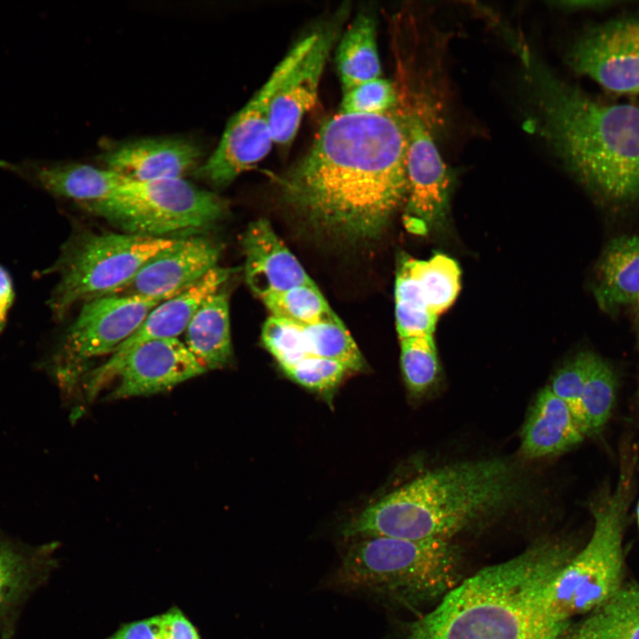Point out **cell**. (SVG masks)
<instances>
[{
    "label": "cell",
    "instance_id": "32",
    "mask_svg": "<svg viewBox=\"0 0 639 639\" xmlns=\"http://www.w3.org/2000/svg\"><path fill=\"white\" fill-rule=\"evenodd\" d=\"M596 356L590 351L577 354L556 373L548 385L552 392L569 406L583 432L580 399Z\"/></svg>",
    "mask_w": 639,
    "mask_h": 639
},
{
    "label": "cell",
    "instance_id": "15",
    "mask_svg": "<svg viewBox=\"0 0 639 639\" xmlns=\"http://www.w3.org/2000/svg\"><path fill=\"white\" fill-rule=\"evenodd\" d=\"M205 372L185 343L178 338L149 341L131 351L114 370L109 382L116 379L117 384L108 398L167 391Z\"/></svg>",
    "mask_w": 639,
    "mask_h": 639
},
{
    "label": "cell",
    "instance_id": "10",
    "mask_svg": "<svg viewBox=\"0 0 639 639\" xmlns=\"http://www.w3.org/2000/svg\"><path fill=\"white\" fill-rule=\"evenodd\" d=\"M317 36L315 33L299 41L276 66L252 99L233 116L215 152L196 170L199 178L215 186L227 185L269 153L273 143L269 116L272 99Z\"/></svg>",
    "mask_w": 639,
    "mask_h": 639
},
{
    "label": "cell",
    "instance_id": "24",
    "mask_svg": "<svg viewBox=\"0 0 639 639\" xmlns=\"http://www.w3.org/2000/svg\"><path fill=\"white\" fill-rule=\"evenodd\" d=\"M336 65L343 92L380 77L375 23L371 16L359 14L349 26L337 47Z\"/></svg>",
    "mask_w": 639,
    "mask_h": 639
},
{
    "label": "cell",
    "instance_id": "23",
    "mask_svg": "<svg viewBox=\"0 0 639 639\" xmlns=\"http://www.w3.org/2000/svg\"><path fill=\"white\" fill-rule=\"evenodd\" d=\"M557 639H639V584L625 580L600 606L572 621Z\"/></svg>",
    "mask_w": 639,
    "mask_h": 639
},
{
    "label": "cell",
    "instance_id": "1",
    "mask_svg": "<svg viewBox=\"0 0 639 639\" xmlns=\"http://www.w3.org/2000/svg\"><path fill=\"white\" fill-rule=\"evenodd\" d=\"M406 147L402 117L339 113L281 178L284 196L323 231L375 238L406 200Z\"/></svg>",
    "mask_w": 639,
    "mask_h": 639
},
{
    "label": "cell",
    "instance_id": "22",
    "mask_svg": "<svg viewBox=\"0 0 639 639\" xmlns=\"http://www.w3.org/2000/svg\"><path fill=\"white\" fill-rule=\"evenodd\" d=\"M595 296L605 312L639 301V235L612 240L597 267Z\"/></svg>",
    "mask_w": 639,
    "mask_h": 639
},
{
    "label": "cell",
    "instance_id": "14",
    "mask_svg": "<svg viewBox=\"0 0 639 639\" xmlns=\"http://www.w3.org/2000/svg\"><path fill=\"white\" fill-rule=\"evenodd\" d=\"M230 275L229 269L217 266L194 284L151 310L138 330L116 348L104 364L84 377L87 398L92 399L109 383L114 370L131 351L149 341L178 338L185 332L201 304L222 288Z\"/></svg>",
    "mask_w": 639,
    "mask_h": 639
},
{
    "label": "cell",
    "instance_id": "30",
    "mask_svg": "<svg viewBox=\"0 0 639 639\" xmlns=\"http://www.w3.org/2000/svg\"><path fill=\"white\" fill-rule=\"evenodd\" d=\"M262 340L281 368L312 356L303 326L281 318L271 315L266 320L263 326Z\"/></svg>",
    "mask_w": 639,
    "mask_h": 639
},
{
    "label": "cell",
    "instance_id": "33",
    "mask_svg": "<svg viewBox=\"0 0 639 639\" xmlns=\"http://www.w3.org/2000/svg\"><path fill=\"white\" fill-rule=\"evenodd\" d=\"M31 574L28 557L0 536V615L27 589Z\"/></svg>",
    "mask_w": 639,
    "mask_h": 639
},
{
    "label": "cell",
    "instance_id": "25",
    "mask_svg": "<svg viewBox=\"0 0 639 639\" xmlns=\"http://www.w3.org/2000/svg\"><path fill=\"white\" fill-rule=\"evenodd\" d=\"M399 266L409 273L422 301L437 316L456 299L461 288V270L453 258L444 254H436L427 260L404 256Z\"/></svg>",
    "mask_w": 639,
    "mask_h": 639
},
{
    "label": "cell",
    "instance_id": "3",
    "mask_svg": "<svg viewBox=\"0 0 639 639\" xmlns=\"http://www.w3.org/2000/svg\"><path fill=\"white\" fill-rule=\"evenodd\" d=\"M576 551L539 540L515 557L463 579L408 625L405 639H554L545 618L549 583Z\"/></svg>",
    "mask_w": 639,
    "mask_h": 639
},
{
    "label": "cell",
    "instance_id": "8",
    "mask_svg": "<svg viewBox=\"0 0 639 639\" xmlns=\"http://www.w3.org/2000/svg\"><path fill=\"white\" fill-rule=\"evenodd\" d=\"M81 206L123 233L157 238L206 233L226 213L224 200L182 178L129 179L114 196Z\"/></svg>",
    "mask_w": 639,
    "mask_h": 639
},
{
    "label": "cell",
    "instance_id": "5",
    "mask_svg": "<svg viewBox=\"0 0 639 639\" xmlns=\"http://www.w3.org/2000/svg\"><path fill=\"white\" fill-rule=\"evenodd\" d=\"M355 540L335 572L342 588L414 607L438 603L463 580L462 550L452 540Z\"/></svg>",
    "mask_w": 639,
    "mask_h": 639
},
{
    "label": "cell",
    "instance_id": "12",
    "mask_svg": "<svg viewBox=\"0 0 639 639\" xmlns=\"http://www.w3.org/2000/svg\"><path fill=\"white\" fill-rule=\"evenodd\" d=\"M568 64L605 90L639 94V17L611 20L576 40Z\"/></svg>",
    "mask_w": 639,
    "mask_h": 639
},
{
    "label": "cell",
    "instance_id": "11",
    "mask_svg": "<svg viewBox=\"0 0 639 639\" xmlns=\"http://www.w3.org/2000/svg\"><path fill=\"white\" fill-rule=\"evenodd\" d=\"M403 122L407 138L405 225L422 234L445 220L452 178L425 122L416 114H406Z\"/></svg>",
    "mask_w": 639,
    "mask_h": 639
},
{
    "label": "cell",
    "instance_id": "16",
    "mask_svg": "<svg viewBox=\"0 0 639 639\" xmlns=\"http://www.w3.org/2000/svg\"><path fill=\"white\" fill-rule=\"evenodd\" d=\"M0 168L55 197L75 201L80 206L114 196L129 180L110 170L75 162L0 159Z\"/></svg>",
    "mask_w": 639,
    "mask_h": 639
},
{
    "label": "cell",
    "instance_id": "6",
    "mask_svg": "<svg viewBox=\"0 0 639 639\" xmlns=\"http://www.w3.org/2000/svg\"><path fill=\"white\" fill-rule=\"evenodd\" d=\"M628 483L627 475H622L613 493L594 509V529L589 540L548 586L545 618L554 639L573 617L584 616L600 606L625 581L622 540Z\"/></svg>",
    "mask_w": 639,
    "mask_h": 639
},
{
    "label": "cell",
    "instance_id": "38",
    "mask_svg": "<svg viewBox=\"0 0 639 639\" xmlns=\"http://www.w3.org/2000/svg\"><path fill=\"white\" fill-rule=\"evenodd\" d=\"M637 521H638V526H639V503L637 506Z\"/></svg>",
    "mask_w": 639,
    "mask_h": 639
},
{
    "label": "cell",
    "instance_id": "18",
    "mask_svg": "<svg viewBox=\"0 0 639 639\" xmlns=\"http://www.w3.org/2000/svg\"><path fill=\"white\" fill-rule=\"evenodd\" d=\"M201 149L184 138H141L119 144L105 152L106 169L132 181L182 178L193 169Z\"/></svg>",
    "mask_w": 639,
    "mask_h": 639
},
{
    "label": "cell",
    "instance_id": "2",
    "mask_svg": "<svg viewBox=\"0 0 639 639\" xmlns=\"http://www.w3.org/2000/svg\"><path fill=\"white\" fill-rule=\"evenodd\" d=\"M519 50L539 129L562 162L604 201L639 200V106L596 99Z\"/></svg>",
    "mask_w": 639,
    "mask_h": 639
},
{
    "label": "cell",
    "instance_id": "4",
    "mask_svg": "<svg viewBox=\"0 0 639 639\" xmlns=\"http://www.w3.org/2000/svg\"><path fill=\"white\" fill-rule=\"evenodd\" d=\"M521 492L511 464L493 458L429 471L344 525L348 539L446 540L512 504Z\"/></svg>",
    "mask_w": 639,
    "mask_h": 639
},
{
    "label": "cell",
    "instance_id": "19",
    "mask_svg": "<svg viewBox=\"0 0 639 639\" xmlns=\"http://www.w3.org/2000/svg\"><path fill=\"white\" fill-rule=\"evenodd\" d=\"M330 43L329 36L318 34L312 47L289 71L274 93L269 113L273 143H290L303 115L314 106Z\"/></svg>",
    "mask_w": 639,
    "mask_h": 639
},
{
    "label": "cell",
    "instance_id": "20",
    "mask_svg": "<svg viewBox=\"0 0 639 639\" xmlns=\"http://www.w3.org/2000/svg\"><path fill=\"white\" fill-rule=\"evenodd\" d=\"M584 436L569 406L546 386L523 428L521 451L527 458L558 454L580 443Z\"/></svg>",
    "mask_w": 639,
    "mask_h": 639
},
{
    "label": "cell",
    "instance_id": "21",
    "mask_svg": "<svg viewBox=\"0 0 639 639\" xmlns=\"http://www.w3.org/2000/svg\"><path fill=\"white\" fill-rule=\"evenodd\" d=\"M185 344L206 371L231 362L229 305L224 289L209 295L198 307L185 330Z\"/></svg>",
    "mask_w": 639,
    "mask_h": 639
},
{
    "label": "cell",
    "instance_id": "17",
    "mask_svg": "<svg viewBox=\"0 0 639 639\" xmlns=\"http://www.w3.org/2000/svg\"><path fill=\"white\" fill-rule=\"evenodd\" d=\"M241 244L247 284L262 300L296 287L313 284L266 220L251 223Z\"/></svg>",
    "mask_w": 639,
    "mask_h": 639
},
{
    "label": "cell",
    "instance_id": "26",
    "mask_svg": "<svg viewBox=\"0 0 639 639\" xmlns=\"http://www.w3.org/2000/svg\"><path fill=\"white\" fill-rule=\"evenodd\" d=\"M302 326L312 356L336 360L346 366L350 371L364 368L362 354L338 317Z\"/></svg>",
    "mask_w": 639,
    "mask_h": 639
},
{
    "label": "cell",
    "instance_id": "35",
    "mask_svg": "<svg viewBox=\"0 0 639 639\" xmlns=\"http://www.w3.org/2000/svg\"><path fill=\"white\" fill-rule=\"evenodd\" d=\"M162 613L122 624L106 639H162Z\"/></svg>",
    "mask_w": 639,
    "mask_h": 639
},
{
    "label": "cell",
    "instance_id": "28",
    "mask_svg": "<svg viewBox=\"0 0 639 639\" xmlns=\"http://www.w3.org/2000/svg\"><path fill=\"white\" fill-rule=\"evenodd\" d=\"M615 398V378L607 362L596 356L580 399L585 434L602 428L608 421Z\"/></svg>",
    "mask_w": 639,
    "mask_h": 639
},
{
    "label": "cell",
    "instance_id": "29",
    "mask_svg": "<svg viewBox=\"0 0 639 639\" xmlns=\"http://www.w3.org/2000/svg\"><path fill=\"white\" fill-rule=\"evenodd\" d=\"M400 364L409 390L421 394L435 382L438 374V359L433 335L399 339Z\"/></svg>",
    "mask_w": 639,
    "mask_h": 639
},
{
    "label": "cell",
    "instance_id": "9",
    "mask_svg": "<svg viewBox=\"0 0 639 639\" xmlns=\"http://www.w3.org/2000/svg\"><path fill=\"white\" fill-rule=\"evenodd\" d=\"M162 301L109 295L83 303L52 359L51 372L61 389L71 393L83 378L90 361L111 354Z\"/></svg>",
    "mask_w": 639,
    "mask_h": 639
},
{
    "label": "cell",
    "instance_id": "39",
    "mask_svg": "<svg viewBox=\"0 0 639 639\" xmlns=\"http://www.w3.org/2000/svg\"><path fill=\"white\" fill-rule=\"evenodd\" d=\"M637 304H638V307H639V301L637 302Z\"/></svg>",
    "mask_w": 639,
    "mask_h": 639
},
{
    "label": "cell",
    "instance_id": "34",
    "mask_svg": "<svg viewBox=\"0 0 639 639\" xmlns=\"http://www.w3.org/2000/svg\"><path fill=\"white\" fill-rule=\"evenodd\" d=\"M396 102L391 83L376 78L359 84L343 92L339 113L376 115L390 112Z\"/></svg>",
    "mask_w": 639,
    "mask_h": 639
},
{
    "label": "cell",
    "instance_id": "36",
    "mask_svg": "<svg viewBox=\"0 0 639 639\" xmlns=\"http://www.w3.org/2000/svg\"><path fill=\"white\" fill-rule=\"evenodd\" d=\"M162 639H202L198 628L178 607L162 613Z\"/></svg>",
    "mask_w": 639,
    "mask_h": 639
},
{
    "label": "cell",
    "instance_id": "31",
    "mask_svg": "<svg viewBox=\"0 0 639 639\" xmlns=\"http://www.w3.org/2000/svg\"><path fill=\"white\" fill-rule=\"evenodd\" d=\"M295 383L324 395H332L343 377L351 372L343 364L311 356L282 368Z\"/></svg>",
    "mask_w": 639,
    "mask_h": 639
},
{
    "label": "cell",
    "instance_id": "27",
    "mask_svg": "<svg viewBox=\"0 0 639 639\" xmlns=\"http://www.w3.org/2000/svg\"><path fill=\"white\" fill-rule=\"evenodd\" d=\"M272 316L299 325L337 318L316 285L299 286L263 299Z\"/></svg>",
    "mask_w": 639,
    "mask_h": 639
},
{
    "label": "cell",
    "instance_id": "7",
    "mask_svg": "<svg viewBox=\"0 0 639 639\" xmlns=\"http://www.w3.org/2000/svg\"><path fill=\"white\" fill-rule=\"evenodd\" d=\"M177 238L82 230L65 242L52 270L59 275L49 306L57 320L77 304L107 296Z\"/></svg>",
    "mask_w": 639,
    "mask_h": 639
},
{
    "label": "cell",
    "instance_id": "37",
    "mask_svg": "<svg viewBox=\"0 0 639 639\" xmlns=\"http://www.w3.org/2000/svg\"><path fill=\"white\" fill-rule=\"evenodd\" d=\"M15 297L14 287L8 271L0 264V334L6 327Z\"/></svg>",
    "mask_w": 639,
    "mask_h": 639
},
{
    "label": "cell",
    "instance_id": "13",
    "mask_svg": "<svg viewBox=\"0 0 639 639\" xmlns=\"http://www.w3.org/2000/svg\"><path fill=\"white\" fill-rule=\"evenodd\" d=\"M221 249L206 233L178 237L109 295L170 298L217 267Z\"/></svg>",
    "mask_w": 639,
    "mask_h": 639
}]
</instances>
